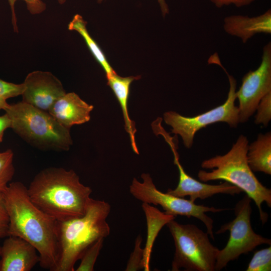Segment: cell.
Instances as JSON below:
<instances>
[{
	"instance_id": "1",
	"label": "cell",
	"mask_w": 271,
	"mask_h": 271,
	"mask_svg": "<svg viewBox=\"0 0 271 271\" xmlns=\"http://www.w3.org/2000/svg\"><path fill=\"white\" fill-rule=\"evenodd\" d=\"M3 195L9 218V236L31 243L39 254L41 267L55 271L59 259L57 221L31 201L21 182H10Z\"/></svg>"
},
{
	"instance_id": "2",
	"label": "cell",
	"mask_w": 271,
	"mask_h": 271,
	"mask_svg": "<svg viewBox=\"0 0 271 271\" xmlns=\"http://www.w3.org/2000/svg\"><path fill=\"white\" fill-rule=\"evenodd\" d=\"M27 190L31 201L57 221L84 215L92 193L73 170L54 167L37 174Z\"/></svg>"
},
{
	"instance_id": "3",
	"label": "cell",
	"mask_w": 271,
	"mask_h": 271,
	"mask_svg": "<svg viewBox=\"0 0 271 271\" xmlns=\"http://www.w3.org/2000/svg\"><path fill=\"white\" fill-rule=\"evenodd\" d=\"M110 204L90 198L84 215L56 222L59 259L55 271H74V265L85 251L110 231L106 219Z\"/></svg>"
},
{
	"instance_id": "4",
	"label": "cell",
	"mask_w": 271,
	"mask_h": 271,
	"mask_svg": "<svg viewBox=\"0 0 271 271\" xmlns=\"http://www.w3.org/2000/svg\"><path fill=\"white\" fill-rule=\"evenodd\" d=\"M248 145L246 137L240 135L226 154L215 156L201 163L202 168L211 171L200 170L197 175L202 182L223 180L242 190L255 203L260 219L264 224L268 215L263 211L261 205L265 202L271 207V190L259 181L249 167L247 159Z\"/></svg>"
},
{
	"instance_id": "5",
	"label": "cell",
	"mask_w": 271,
	"mask_h": 271,
	"mask_svg": "<svg viewBox=\"0 0 271 271\" xmlns=\"http://www.w3.org/2000/svg\"><path fill=\"white\" fill-rule=\"evenodd\" d=\"M5 111L11 119V128L35 148L67 151L72 145L70 129L59 123L47 111L22 101L10 104Z\"/></svg>"
},
{
	"instance_id": "6",
	"label": "cell",
	"mask_w": 271,
	"mask_h": 271,
	"mask_svg": "<svg viewBox=\"0 0 271 271\" xmlns=\"http://www.w3.org/2000/svg\"><path fill=\"white\" fill-rule=\"evenodd\" d=\"M175 247L171 270L214 271L219 249L209 235L196 225L180 224L174 219L166 224Z\"/></svg>"
},
{
	"instance_id": "7",
	"label": "cell",
	"mask_w": 271,
	"mask_h": 271,
	"mask_svg": "<svg viewBox=\"0 0 271 271\" xmlns=\"http://www.w3.org/2000/svg\"><path fill=\"white\" fill-rule=\"evenodd\" d=\"M212 64L219 66L226 74L229 83L227 99L222 105L206 112L192 117L183 116L176 111H169L164 113L165 123L172 127L171 132L181 137L184 146L192 147L196 133L207 125L218 122H224L231 127H237L239 123V109L235 105L236 99V79L226 71L219 57H214Z\"/></svg>"
},
{
	"instance_id": "8",
	"label": "cell",
	"mask_w": 271,
	"mask_h": 271,
	"mask_svg": "<svg viewBox=\"0 0 271 271\" xmlns=\"http://www.w3.org/2000/svg\"><path fill=\"white\" fill-rule=\"evenodd\" d=\"M251 200L247 195L239 200L234 208L235 218L222 225L216 232V234H221L229 231L230 236L225 246L218 251L215 270H221L229 262L236 259L241 254L248 253L261 244H271L270 239L256 233L252 228Z\"/></svg>"
},
{
	"instance_id": "9",
	"label": "cell",
	"mask_w": 271,
	"mask_h": 271,
	"mask_svg": "<svg viewBox=\"0 0 271 271\" xmlns=\"http://www.w3.org/2000/svg\"><path fill=\"white\" fill-rule=\"evenodd\" d=\"M141 178L142 182L133 178L129 186V192L135 198L143 203L160 205L165 213L169 215L175 217L181 215L198 219L205 225L209 237L214 239L213 220L206 213L209 212H219L226 210V209L197 205L184 198L174 196L167 192L163 193L156 188L148 173H143Z\"/></svg>"
},
{
	"instance_id": "10",
	"label": "cell",
	"mask_w": 271,
	"mask_h": 271,
	"mask_svg": "<svg viewBox=\"0 0 271 271\" xmlns=\"http://www.w3.org/2000/svg\"><path fill=\"white\" fill-rule=\"evenodd\" d=\"M271 92V43L263 48L261 63L255 70H250L242 77L241 85L236 91L238 100L239 122L248 120L254 113L261 99Z\"/></svg>"
},
{
	"instance_id": "11",
	"label": "cell",
	"mask_w": 271,
	"mask_h": 271,
	"mask_svg": "<svg viewBox=\"0 0 271 271\" xmlns=\"http://www.w3.org/2000/svg\"><path fill=\"white\" fill-rule=\"evenodd\" d=\"M23 83L25 89L22 101L47 112L66 93L61 81L49 71H32L27 75Z\"/></svg>"
},
{
	"instance_id": "12",
	"label": "cell",
	"mask_w": 271,
	"mask_h": 271,
	"mask_svg": "<svg viewBox=\"0 0 271 271\" xmlns=\"http://www.w3.org/2000/svg\"><path fill=\"white\" fill-rule=\"evenodd\" d=\"M168 143L174 154V162L179 170V179L177 186L174 189H168L167 193L180 198L189 196V200L194 202L197 199H205L217 194L234 195L243 192L238 187L226 181L219 185H211L192 178L186 173L180 164L174 143L171 140Z\"/></svg>"
},
{
	"instance_id": "13",
	"label": "cell",
	"mask_w": 271,
	"mask_h": 271,
	"mask_svg": "<svg viewBox=\"0 0 271 271\" xmlns=\"http://www.w3.org/2000/svg\"><path fill=\"white\" fill-rule=\"evenodd\" d=\"M37 251L24 239L8 236L1 246L0 271L31 270L40 261Z\"/></svg>"
},
{
	"instance_id": "14",
	"label": "cell",
	"mask_w": 271,
	"mask_h": 271,
	"mask_svg": "<svg viewBox=\"0 0 271 271\" xmlns=\"http://www.w3.org/2000/svg\"><path fill=\"white\" fill-rule=\"evenodd\" d=\"M93 108L75 92H69L58 99L48 112L59 123L70 129L74 125L89 121Z\"/></svg>"
},
{
	"instance_id": "15",
	"label": "cell",
	"mask_w": 271,
	"mask_h": 271,
	"mask_svg": "<svg viewBox=\"0 0 271 271\" xmlns=\"http://www.w3.org/2000/svg\"><path fill=\"white\" fill-rule=\"evenodd\" d=\"M223 28L228 35L240 38L243 43L257 34H271V10L258 16L231 15L224 19Z\"/></svg>"
},
{
	"instance_id": "16",
	"label": "cell",
	"mask_w": 271,
	"mask_h": 271,
	"mask_svg": "<svg viewBox=\"0 0 271 271\" xmlns=\"http://www.w3.org/2000/svg\"><path fill=\"white\" fill-rule=\"evenodd\" d=\"M140 78L141 76L139 75L123 77L117 75L116 73L106 77L107 84L112 90L121 108L125 129L129 135L132 150L137 154H139L135 139L137 129L135 123L129 116L128 100L131 83Z\"/></svg>"
},
{
	"instance_id": "17",
	"label": "cell",
	"mask_w": 271,
	"mask_h": 271,
	"mask_svg": "<svg viewBox=\"0 0 271 271\" xmlns=\"http://www.w3.org/2000/svg\"><path fill=\"white\" fill-rule=\"evenodd\" d=\"M248 165L253 172L271 174V132L259 133L256 140L248 145Z\"/></svg>"
},
{
	"instance_id": "18",
	"label": "cell",
	"mask_w": 271,
	"mask_h": 271,
	"mask_svg": "<svg viewBox=\"0 0 271 271\" xmlns=\"http://www.w3.org/2000/svg\"><path fill=\"white\" fill-rule=\"evenodd\" d=\"M142 208L145 213L148 225L147 242L143 249L142 266L144 270L149 271L153 242L162 227L170 221L174 219L175 217L162 212L147 203H143Z\"/></svg>"
},
{
	"instance_id": "19",
	"label": "cell",
	"mask_w": 271,
	"mask_h": 271,
	"mask_svg": "<svg viewBox=\"0 0 271 271\" xmlns=\"http://www.w3.org/2000/svg\"><path fill=\"white\" fill-rule=\"evenodd\" d=\"M87 22L80 15H75L68 25L70 31L77 32L83 38L87 47L94 57L104 69L106 76L108 77L116 72L112 69L99 46L89 34L86 28Z\"/></svg>"
},
{
	"instance_id": "20",
	"label": "cell",
	"mask_w": 271,
	"mask_h": 271,
	"mask_svg": "<svg viewBox=\"0 0 271 271\" xmlns=\"http://www.w3.org/2000/svg\"><path fill=\"white\" fill-rule=\"evenodd\" d=\"M14 152L8 149L0 152V194H3L15 173Z\"/></svg>"
},
{
	"instance_id": "21",
	"label": "cell",
	"mask_w": 271,
	"mask_h": 271,
	"mask_svg": "<svg viewBox=\"0 0 271 271\" xmlns=\"http://www.w3.org/2000/svg\"><path fill=\"white\" fill-rule=\"evenodd\" d=\"M245 270L270 271L271 246L256 251Z\"/></svg>"
},
{
	"instance_id": "22",
	"label": "cell",
	"mask_w": 271,
	"mask_h": 271,
	"mask_svg": "<svg viewBox=\"0 0 271 271\" xmlns=\"http://www.w3.org/2000/svg\"><path fill=\"white\" fill-rule=\"evenodd\" d=\"M104 238H100L90 246L80 258L81 262L76 271H93L94 266L103 246Z\"/></svg>"
},
{
	"instance_id": "23",
	"label": "cell",
	"mask_w": 271,
	"mask_h": 271,
	"mask_svg": "<svg viewBox=\"0 0 271 271\" xmlns=\"http://www.w3.org/2000/svg\"><path fill=\"white\" fill-rule=\"evenodd\" d=\"M255 112V123L267 126L271 120V92L261 99Z\"/></svg>"
},
{
	"instance_id": "24",
	"label": "cell",
	"mask_w": 271,
	"mask_h": 271,
	"mask_svg": "<svg viewBox=\"0 0 271 271\" xmlns=\"http://www.w3.org/2000/svg\"><path fill=\"white\" fill-rule=\"evenodd\" d=\"M17 0H8L12 13V23L15 32H18L17 20L15 13V6ZM26 4L27 8L32 15H37L43 13L46 9V5L42 0H23Z\"/></svg>"
},
{
	"instance_id": "25",
	"label": "cell",
	"mask_w": 271,
	"mask_h": 271,
	"mask_svg": "<svg viewBox=\"0 0 271 271\" xmlns=\"http://www.w3.org/2000/svg\"><path fill=\"white\" fill-rule=\"evenodd\" d=\"M142 237L140 235L136 240L134 250L130 254L125 270H138L143 269L144 249L141 247Z\"/></svg>"
},
{
	"instance_id": "26",
	"label": "cell",
	"mask_w": 271,
	"mask_h": 271,
	"mask_svg": "<svg viewBox=\"0 0 271 271\" xmlns=\"http://www.w3.org/2000/svg\"><path fill=\"white\" fill-rule=\"evenodd\" d=\"M24 89L23 83L16 84L0 78V96L6 100L22 95Z\"/></svg>"
},
{
	"instance_id": "27",
	"label": "cell",
	"mask_w": 271,
	"mask_h": 271,
	"mask_svg": "<svg viewBox=\"0 0 271 271\" xmlns=\"http://www.w3.org/2000/svg\"><path fill=\"white\" fill-rule=\"evenodd\" d=\"M9 218L3 194H0V238L9 236Z\"/></svg>"
},
{
	"instance_id": "28",
	"label": "cell",
	"mask_w": 271,
	"mask_h": 271,
	"mask_svg": "<svg viewBox=\"0 0 271 271\" xmlns=\"http://www.w3.org/2000/svg\"><path fill=\"white\" fill-rule=\"evenodd\" d=\"M217 8L233 5L236 7L246 6L254 1V0H209Z\"/></svg>"
},
{
	"instance_id": "29",
	"label": "cell",
	"mask_w": 271,
	"mask_h": 271,
	"mask_svg": "<svg viewBox=\"0 0 271 271\" xmlns=\"http://www.w3.org/2000/svg\"><path fill=\"white\" fill-rule=\"evenodd\" d=\"M11 119L7 112L0 116V143L3 141L5 130L11 128Z\"/></svg>"
},
{
	"instance_id": "30",
	"label": "cell",
	"mask_w": 271,
	"mask_h": 271,
	"mask_svg": "<svg viewBox=\"0 0 271 271\" xmlns=\"http://www.w3.org/2000/svg\"><path fill=\"white\" fill-rule=\"evenodd\" d=\"M98 3H101L103 0H97ZM160 5L161 11L163 16H165L169 13V9L168 5L166 4L165 0H158Z\"/></svg>"
},
{
	"instance_id": "31",
	"label": "cell",
	"mask_w": 271,
	"mask_h": 271,
	"mask_svg": "<svg viewBox=\"0 0 271 271\" xmlns=\"http://www.w3.org/2000/svg\"><path fill=\"white\" fill-rule=\"evenodd\" d=\"M7 100L0 96V109H3L6 111L10 106Z\"/></svg>"
},
{
	"instance_id": "32",
	"label": "cell",
	"mask_w": 271,
	"mask_h": 271,
	"mask_svg": "<svg viewBox=\"0 0 271 271\" xmlns=\"http://www.w3.org/2000/svg\"><path fill=\"white\" fill-rule=\"evenodd\" d=\"M66 0H57L58 2L60 4H63L64 3H65Z\"/></svg>"
},
{
	"instance_id": "33",
	"label": "cell",
	"mask_w": 271,
	"mask_h": 271,
	"mask_svg": "<svg viewBox=\"0 0 271 271\" xmlns=\"http://www.w3.org/2000/svg\"><path fill=\"white\" fill-rule=\"evenodd\" d=\"M1 246H0V265H1Z\"/></svg>"
}]
</instances>
